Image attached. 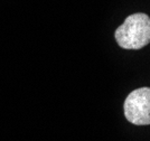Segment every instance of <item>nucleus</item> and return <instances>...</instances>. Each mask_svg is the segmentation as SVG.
Listing matches in <instances>:
<instances>
[{
  "mask_svg": "<svg viewBox=\"0 0 150 141\" xmlns=\"http://www.w3.org/2000/svg\"><path fill=\"white\" fill-rule=\"evenodd\" d=\"M125 119L136 125L150 124V89L140 87L132 91L123 104Z\"/></svg>",
  "mask_w": 150,
  "mask_h": 141,
  "instance_id": "f03ea898",
  "label": "nucleus"
},
{
  "mask_svg": "<svg viewBox=\"0 0 150 141\" xmlns=\"http://www.w3.org/2000/svg\"><path fill=\"white\" fill-rule=\"evenodd\" d=\"M114 38L121 48L141 49L150 42V18L147 13L136 12L128 16L119 26Z\"/></svg>",
  "mask_w": 150,
  "mask_h": 141,
  "instance_id": "f257e3e1",
  "label": "nucleus"
}]
</instances>
